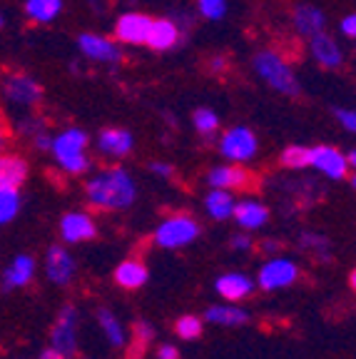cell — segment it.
<instances>
[{
    "instance_id": "obj_1",
    "label": "cell",
    "mask_w": 356,
    "mask_h": 359,
    "mask_svg": "<svg viewBox=\"0 0 356 359\" xmlns=\"http://www.w3.org/2000/svg\"><path fill=\"white\" fill-rule=\"evenodd\" d=\"M90 205L100 210H125L135 200V182L125 170L112 168L90 180L88 185Z\"/></svg>"
},
{
    "instance_id": "obj_2",
    "label": "cell",
    "mask_w": 356,
    "mask_h": 359,
    "mask_svg": "<svg viewBox=\"0 0 356 359\" xmlns=\"http://www.w3.org/2000/svg\"><path fill=\"white\" fill-rule=\"evenodd\" d=\"M53 152H55L57 163L65 172L80 175L90 168L88 155H85V147H88V135L78 128H70L65 133H60L55 140L50 142Z\"/></svg>"
},
{
    "instance_id": "obj_3",
    "label": "cell",
    "mask_w": 356,
    "mask_h": 359,
    "mask_svg": "<svg viewBox=\"0 0 356 359\" xmlns=\"http://www.w3.org/2000/svg\"><path fill=\"white\" fill-rule=\"evenodd\" d=\"M254 67H256V73L262 75V78L267 80L274 90H279V93H284V95L296 97L301 93L299 80H296V75L292 73V67L287 65L284 57L277 55L274 50L256 53Z\"/></svg>"
},
{
    "instance_id": "obj_4",
    "label": "cell",
    "mask_w": 356,
    "mask_h": 359,
    "mask_svg": "<svg viewBox=\"0 0 356 359\" xmlns=\"http://www.w3.org/2000/svg\"><path fill=\"white\" fill-rule=\"evenodd\" d=\"M197 235H200V224L192 217H187V215H177V217L165 219V222L157 227L155 242L160 247L174 250V247H184L192 240H197Z\"/></svg>"
},
{
    "instance_id": "obj_5",
    "label": "cell",
    "mask_w": 356,
    "mask_h": 359,
    "mask_svg": "<svg viewBox=\"0 0 356 359\" xmlns=\"http://www.w3.org/2000/svg\"><path fill=\"white\" fill-rule=\"evenodd\" d=\"M53 349L60 352L62 357H73L78 349V312L75 307H65L57 314V322L50 334Z\"/></svg>"
},
{
    "instance_id": "obj_6",
    "label": "cell",
    "mask_w": 356,
    "mask_h": 359,
    "mask_svg": "<svg viewBox=\"0 0 356 359\" xmlns=\"http://www.w3.org/2000/svg\"><path fill=\"white\" fill-rule=\"evenodd\" d=\"M219 150L224 157L234 160V163H245L252 160L256 152V137L249 128H232L219 142Z\"/></svg>"
},
{
    "instance_id": "obj_7",
    "label": "cell",
    "mask_w": 356,
    "mask_h": 359,
    "mask_svg": "<svg viewBox=\"0 0 356 359\" xmlns=\"http://www.w3.org/2000/svg\"><path fill=\"white\" fill-rule=\"evenodd\" d=\"M3 93L15 105H35L43 97L40 85L33 78H28V75H11L6 80V85H3Z\"/></svg>"
},
{
    "instance_id": "obj_8",
    "label": "cell",
    "mask_w": 356,
    "mask_h": 359,
    "mask_svg": "<svg viewBox=\"0 0 356 359\" xmlns=\"http://www.w3.org/2000/svg\"><path fill=\"white\" fill-rule=\"evenodd\" d=\"M296 275H299V269L292 259H272L259 272V285H262V290H279V287L292 285Z\"/></svg>"
},
{
    "instance_id": "obj_9",
    "label": "cell",
    "mask_w": 356,
    "mask_h": 359,
    "mask_svg": "<svg viewBox=\"0 0 356 359\" xmlns=\"http://www.w3.org/2000/svg\"><path fill=\"white\" fill-rule=\"evenodd\" d=\"M150 22H152V18L142 15V13H128V15L120 18L115 25L117 40H123V43H130V45H142L147 40Z\"/></svg>"
},
{
    "instance_id": "obj_10",
    "label": "cell",
    "mask_w": 356,
    "mask_h": 359,
    "mask_svg": "<svg viewBox=\"0 0 356 359\" xmlns=\"http://www.w3.org/2000/svg\"><path fill=\"white\" fill-rule=\"evenodd\" d=\"M312 165L317 170H322L324 175H329L331 180H341L346 172H349L346 157L341 155L336 147H329V145L312 147Z\"/></svg>"
},
{
    "instance_id": "obj_11",
    "label": "cell",
    "mask_w": 356,
    "mask_h": 359,
    "mask_svg": "<svg viewBox=\"0 0 356 359\" xmlns=\"http://www.w3.org/2000/svg\"><path fill=\"white\" fill-rule=\"evenodd\" d=\"M78 43H80V50H83L88 57H93V60H100V62H120L123 60L120 48H117L112 40L102 38V35L85 33V35H80Z\"/></svg>"
},
{
    "instance_id": "obj_12",
    "label": "cell",
    "mask_w": 356,
    "mask_h": 359,
    "mask_svg": "<svg viewBox=\"0 0 356 359\" xmlns=\"http://www.w3.org/2000/svg\"><path fill=\"white\" fill-rule=\"evenodd\" d=\"M309 50H312L314 60L322 67H339L344 62L341 55V48L336 45V40L327 33H317L312 35V43H309Z\"/></svg>"
},
{
    "instance_id": "obj_13",
    "label": "cell",
    "mask_w": 356,
    "mask_h": 359,
    "mask_svg": "<svg viewBox=\"0 0 356 359\" xmlns=\"http://www.w3.org/2000/svg\"><path fill=\"white\" fill-rule=\"evenodd\" d=\"M75 275V262L65 247H50L48 250V277L55 285H67Z\"/></svg>"
},
{
    "instance_id": "obj_14",
    "label": "cell",
    "mask_w": 356,
    "mask_h": 359,
    "mask_svg": "<svg viewBox=\"0 0 356 359\" xmlns=\"http://www.w3.org/2000/svg\"><path fill=\"white\" fill-rule=\"evenodd\" d=\"M60 232L65 237V242H83V240H93L97 235L95 230V222L83 212H70L62 217L60 222Z\"/></svg>"
},
{
    "instance_id": "obj_15",
    "label": "cell",
    "mask_w": 356,
    "mask_h": 359,
    "mask_svg": "<svg viewBox=\"0 0 356 359\" xmlns=\"http://www.w3.org/2000/svg\"><path fill=\"white\" fill-rule=\"evenodd\" d=\"M179 33H177V25L172 20H152L150 22V30H147V40L145 43L150 45L152 50H170L174 43H177Z\"/></svg>"
},
{
    "instance_id": "obj_16",
    "label": "cell",
    "mask_w": 356,
    "mask_h": 359,
    "mask_svg": "<svg viewBox=\"0 0 356 359\" xmlns=\"http://www.w3.org/2000/svg\"><path fill=\"white\" fill-rule=\"evenodd\" d=\"M33 272H35V259L28 257V255H20V257L13 259V264L6 269V275H3V287H6V290L25 287L30 280H33Z\"/></svg>"
},
{
    "instance_id": "obj_17",
    "label": "cell",
    "mask_w": 356,
    "mask_h": 359,
    "mask_svg": "<svg viewBox=\"0 0 356 359\" xmlns=\"http://www.w3.org/2000/svg\"><path fill=\"white\" fill-rule=\"evenodd\" d=\"M232 215L237 217V222H240L245 230H256V227H262L269 219L267 208L254 200H245V202H240V205H234Z\"/></svg>"
},
{
    "instance_id": "obj_18",
    "label": "cell",
    "mask_w": 356,
    "mask_h": 359,
    "mask_svg": "<svg viewBox=\"0 0 356 359\" xmlns=\"http://www.w3.org/2000/svg\"><path fill=\"white\" fill-rule=\"evenodd\" d=\"M294 25L301 35H309V38H312V35H317V33H324L327 15L314 6H299L294 11Z\"/></svg>"
},
{
    "instance_id": "obj_19",
    "label": "cell",
    "mask_w": 356,
    "mask_h": 359,
    "mask_svg": "<svg viewBox=\"0 0 356 359\" xmlns=\"http://www.w3.org/2000/svg\"><path fill=\"white\" fill-rule=\"evenodd\" d=\"M100 150L112 157H123L132 150V135L128 130L120 128H107L100 133Z\"/></svg>"
},
{
    "instance_id": "obj_20",
    "label": "cell",
    "mask_w": 356,
    "mask_h": 359,
    "mask_svg": "<svg viewBox=\"0 0 356 359\" xmlns=\"http://www.w3.org/2000/svg\"><path fill=\"white\" fill-rule=\"evenodd\" d=\"M28 175V165L22 157L15 155H0V190L6 187H18Z\"/></svg>"
},
{
    "instance_id": "obj_21",
    "label": "cell",
    "mask_w": 356,
    "mask_h": 359,
    "mask_svg": "<svg viewBox=\"0 0 356 359\" xmlns=\"http://www.w3.org/2000/svg\"><path fill=\"white\" fill-rule=\"evenodd\" d=\"M217 292L222 294L224 299H232V302H237V299H245L247 294L252 292V282H249V277L232 272V275L219 277V280H217Z\"/></svg>"
},
{
    "instance_id": "obj_22",
    "label": "cell",
    "mask_w": 356,
    "mask_h": 359,
    "mask_svg": "<svg viewBox=\"0 0 356 359\" xmlns=\"http://www.w3.org/2000/svg\"><path fill=\"white\" fill-rule=\"evenodd\" d=\"M115 280L125 290H137V287H142L147 282V267L139 264L137 259H128V262H123L117 267Z\"/></svg>"
},
{
    "instance_id": "obj_23",
    "label": "cell",
    "mask_w": 356,
    "mask_h": 359,
    "mask_svg": "<svg viewBox=\"0 0 356 359\" xmlns=\"http://www.w3.org/2000/svg\"><path fill=\"white\" fill-rule=\"evenodd\" d=\"M212 187H219V190H229V187H247L249 182V175L240 168H217L207 175Z\"/></svg>"
},
{
    "instance_id": "obj_24",
    "label": "cell",
    "mask_w": 356,
    "mask_h": 359,
    "mask_svg": "<svg viewBox=\"0 0 356 359\" xmlns=\"http://www.w3.org/2000/svg\"><path fill=\"white\" fill-rule=\"evenodd\" d=\"M205 320L212 322V325H245L249 320V314L245 309H237V307H224V304H217V307H210L205 312Z\"/></svg>"
},
{
    "instance_id": "obj_25",
    "label": "cell",
    "mask_w": 356,
    "mask_h": 359,
    "mask_svg": "<svg viewBox=\"0 0 356 359\" xmlns=\"http://www.w3.org/2000/svg\"><path fill=\"white\" fill-rule=\"evenodd\" d=\"M205 205H207V212H210L214 219H227L234 210L232 195H229L227 190H219V187H214V190L207 195Z\"/></svg>"
},
{
    "instance_id": "obj_26",
    "label": "cell",
    "mask_w": 356,
    "mask_h": 359,
    "mask_svg": "<svg viewBox=\"0 0 356 359\" xmlns=\"http://www.w3.org/2000/svg\"><path fill=\"white\" fill-rule=\"evenodd\" d=\"M62 11V0H28L25 3V13L33 18L35 22H50Z\"/></svg>"
},
{
    "instance_id": "obj_27",
    "label": "cell",
    "mask_w": 356,
    "mask_h": 359,
    "mask_svg": "<svg viewBox=\"0 0 356 359\" xmlns=\"http://www.w3.org/2000/svg\"><path fill=\"white\" fill-rule=\"evenodd\" d=\"M97 322H100L102 332H105V337L110 339L112 347H123L125 332H123V325L115 320V314L107 312V309H97Z\"/></svg>"
},
{
    "instance_id": "obj_28",
    "label": "cell",
    "mask_w": 356,
    "mask_h": 359,
    "mask_svg": "<svg viewBox=\"0 0 356 359\" xmlns=\"http://www.w3.org/2000/svg\"><path fill=\"white\" fill-rule=\"evenodd\" d=\"M18 208H20L18 187H6V190H0V224L11 222V219L18 215Z\"/></svg>"
},
{
    "instance_id": "obj_29",
    "label": "cell",
    "mask_w": 356,
    "mask_h": 359,
    "mask_svg": "<svg viewBox=\"0 0 356 359\" xmlns=\"http://www.w3.org/2000/svg\"><path fill=\"white\" fill-rule=\"evenodd\" d=\"M282 165L287 168H294V170H301L306 165H312V150L309 147H299V145H292L282 152Z\"/></svg>"
},
{
    "instance_id": "obj_30",
    "label": "cell",
    "mask_w": 356,
    "mask_h": 359,
    "mask_svg": "<svg viewBox=\"0 0 356 359\" xmlns=\"http://www.w3.org/2000/svg\"><path fill=\"white\" fill-rule=\"evenodd\" d=\"M301 245H304L306 250L317 252L319 259H329V240L327 237L314 235V232H304V235H301Z\"/></svg>"
},
{
    "instance_id": "obj_31",
    "label": "cell",
    "mask_w": 356,
    "mask_h": 359,
    "mask_svg": "<svg viewBox=\"0 0 356 359\" xmlns=\"http://www.w3.org/2000/svg\"><path fill=\"white\" fill-rule=\"evenodd\" d=\"M195 128L200 130L202 135H212L219 128V118L212 110H207V107H200V110L195 112Z\"/></svg>"
},
{
    "instance_id": "obj_32",
    "label": "cell",
    "mask_w": 356,
    "mask_h": 359,
    "mask_svg": "<svg viewBox=\"0 0 356 359\" xmlns=\"http://www.w3.org/2000/svg\"><path fill=\"white\" fill-rule=\"evenodd\" d=\"M177 334L182 339H197L202 334V320L187 314V317H179L177 320Z\"/></svg>"
},
{
    "instance_id": "obj_33",
    "label": "cell",
    "mask_w": 356,
    "mask_h": 359,
    "mask_svg": "<svg viewBox=\"0 0 356 359\" xmlns=\"http://www.w3.org/2000/svg\"><path fill=\"white\" fill-rule=\"evenodd\" d=\"M200 3V13L210 20H219L227 13V0H197Z\"/></svg>"
},
{
    "instance_id": "obj_34",
    "label": "cell",
    "mask_w": 356,
    "mask_h": 359,
    "mask_svg": "<svg viewBox=\"0 0 356 359\" xmlns=\"http://www.w3.org/2000/svg\"><path fill=\"white\" fill-rule=\"evenodd\" d=\"M336 120H339L341 125H344L349 133H354L356 130V115L354 110H336Z\"/></svg>"
},
{
    "instance_id": "obj_35",
    "label": "cell",
    "mask_w": 356,
    "mask_h": 359,
    "mask_svg": "<svg viewBox=\"0 0 356 359\" xmlns=\"http://www.w3.org/2000/svg\"><path fill=\"white\" fill-rule=\"evenodd\" d=\"M341 33H344L346 38H354L356 35V18L354 15H346L344 20H341Z\"/></svg>"
},
{
    "instance_id": "obj_36",
    "label": "cell",
    "mask_w": 356,
    "mask_h": 359,
    "mask_svg": "<svg viewBox=\"0 0 356 359\" xmlns=\"http://www.w3.org/2000/svg\"><path fill=\"white\" fill-rule=\"evenodd\" d=\"M157 359H179V352L174 347H170V344H165V347L157 352Z\"/></svg>"
},
{
    "instance_id": "obj_37",
    "label": "cell",
    "mask_w": 356,
    "mask_h": 359,
    "mask_svg": "<svg viewBox=\"0 0 356 359\" xmlns=\"http://www.w3.org/2000/svg\"><path fill=\"white\" fill-rule=\"evenodd\" d=\"M150 170L155 175H162V177H170V175H172V168H170V165H165V163H152Z\"/></svg>"
},
{
    "instance_id": "obj_38",
    "label": "cell",
    "mask_w": 356,
    "mask_h": 359,
    "mask_svg": "<svg viewBox=\"0 0 356 359\" xmlns=\"http://www.w3.org/2000/svg\"><path fill=\"white\" fill-rule=\"evenodd\" d=\"M232 245L237 247V250H247V247H249V237L234 235V237H232Z\"/></svg>"
},
{
    "instance_id": "obj_39",
    "label": "cell",
    "mask_w": 356,
    "mask_h": 359,
    "mask_svg": "<svg viewBox=\"0 0 356 359\" xmlns=\"http://www.w3.org/2000/svg\"><path fill=\"white\" fill-rule=\"evenodd\" d=\"M40 359H67V357H62V354L60 352H55V349H45V352L43 354H40Z\"/></svg>"
},
{
    "instance_id": "obj_40",
    "label": "cell",
    "mask_w": 356,
    "mask_h": 359,
    "mask_svg": "<svg viewBox=\"0 0 356 359\" xmlns=\"http://www.w3.org/2000/svg\"><path fill=\"white\" fill-rule=\"evenodd\" d=\"M6 137H8V133H6V123H3V118H0V150L6 147Z\"/></svg>"
},
{
    "instance_id": "obj_41",
    "label": "cell",
    "mask_w": 356,
    "mask_h": 359,
    "mask_svg": "<svg viewBox=\"0 0 356 359\" xmlns=\"http://www.w3.org/2000/svg\"><path fill=\"white\" fill-rule=\"evenodd\" d=\"M346 165H349V168H354V165H356V152L354 150L346 155Z\"/></svg>"
},
{
    "instance_id": "obj_42",
    "label": "cell",
    "mask_w": 356,
    "mask_h": 359,
    "mask_svg": "<svg viewBox=\"0 0 356 359\" xmlns=\"http://www.w3.org/2000/svg\"><path fill=\"white\" fill-rule=\"evenodd\" d=\"M0 25H3V15H0Z\"/></svg>"
}]
</instances>
